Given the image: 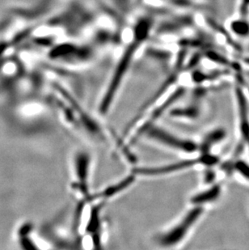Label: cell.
I'll use <instances>...</instances> for the list:
<instances>
[{
  "mask_svg": "<svg viewBox=\"0 0 249 250\" xmlns=\"http://www.w3.org/2000/svg\"><path fill=\"white\" fill-rule=\"evenodd\" d=\"M171 115L175 118L185 120H195L200 116L199 107L197 105H189L185 108H179L171 112Z\"/></svg>",
  "mask_w": 249,
  "mask_h": 250,
  "instance_id": "cell-11",
  "label": "cell"
},
{
  "mask_svg": "<svg viewBox=\"0 0 249 250\" xmlns=\"http://www.w3.org/2000/svg\"><path fill=\"white\" fill-rule=\"evenodd\" d=\"M238 11L240 17L247 18L249 13V0H240Z\"/></svg>",
  "mask_w": 249,
  "mask_h": 250,
  "instance_id": "cell-14",
  "label": "cell"
},
{
  "mask_svg": "<svg viewBox=\"0 0 249 250\" xmlns=\"http://www.w3.org/2000/svg\"><path fill=\"white\" fill-rule=\"evenodd\" d=\"M136 178V176L131 172L129 176H126L120 181L106 187L104 189H102L97 194H91V195L87 198V200H85V202H87V203H93L96 201L97 202H107L111 198H115L116 196L119 195L123 192L125 191L130 188L134 184Z\"/></svg>",
  "mask_w": 249,
  "mask_h": 250,
  "instance_id": "cell-7",
  "label": "cell"
},
{
  "mask_svg": "<svg viewBox=\"0 0 249 250\" xmlns=\"http://www.w3.org/2000/svg\"><path fill=\"white\" fill-rule=\"evenodd\" d=\"M92 158L87 151H80L74 158V171L76 182L73 183L74 191L80 196L82 201L87 200L91 195L89 189L90 173Z\"/></svg>",
  "mask_w": 249,
  "mask_h": 250,
  "instance_id": "cell-5",
  "label": "cell"
},
{
  "mask_svg": "<svg viewBox=\"0 0 249 250\" xmlns=\"http://www.w3.org/2000/svg\"><path fill=\"white\" fill-rule=\"evenodd\" d=\"M152 20L150 17H141L134 24L132 31L131 40L127 44L123 50L118 64L115 66L114 71L112 74L110 80L106 87L99 105V111L101 115H105L110 111L118 92L120 91L124 77L129 71L131 62L134 57L148 38L150 31L152 29Z\"/></svg>",
  "mask_w": 249,
  "mask_h": 250,
  "instance_id": "cell-1",
  "label": "cell"
},
{
  "mask_svg": "<svg viewBox=\"0 0 249 250\" xmlns=\"http://www.w3.org/2000/svg\"><path fill=\"white\" fill-rule=\"evenodd\" d=\"M142 137H146L155 144H160V146H165V148L169 149L178 153L188 155L199 153L198 143L179 137L156 124L150 125L144 131Z\"/></svg>",
  "mask_w": 249,
  "mask_h": 250,
  "instance_id": "cell-4",
  "label": "cell"
},
{
  "mask_svg": "<svg viewBox=\"0 0 249 250\" xmlns=\"http://www.w3.org/2000/svg\"><path fill=\"white\" fill-rule=\"evenodd\" d=\"M220 159L214 154L199 153L191 158L185 159L183 161L167 164L164 166L153 167H134L131 172L137 177H160L176 174L198 167H213L218 166Z\"/></svg>",
  "mask_w": 249,
  "mask_h": 250,
  "instance_id": "cell-3",
  "label": "cell"
},
{
  "mask_svg": "<svg viewBox=\"0 0 249 250\" xmlns=\"http://www.w3.org/2000/svg\"><path fill=\"white\" fill-rule=\"evenodd\" d=\"M235 98L237 109L238 132L240 144L238 151L246 148L249 151V109L247 97L242 87L237 85L235 88Z\"/></svg>",
  "mask_w": 249,
  "mask_h": 250,
  "instance_id": "cell-6",
  "label": "cell"
},
{
  "mask_svg": "<svg viewBox=\"0 0 249 250\" xmlns=\"http://www.w3.org/2000/svg\"><path fill=\"white\" fill-rule=\"evenodd\" d=\"M228 133L223 127H217L209 130L205 134L198 144L199 153L213 154L212 151L227 139Z\"/></svg>",
  "mask_w": 249,
  "mask_h": 250,
  "instance_id": "cell-9",
  "label": "cell"
},
{
  "mask_svg": "<svg viewBox=\"0 0 249 250\" xmlns=\"http://www.w3.org/2000/svg\"><path fill=\"white\" fill-rule=\"evenodd\" d=\"M203 207L192 206L172 226L158 233L154 238L155 244L163 250H173L181 246L190 236L204 215Z\"/></svg>",
  "mask_w": 249,
  "mask_h": 250,
  "instance_id": "cell-2",
  "label": "cell"
},
{
  "mask_svg": "<svg viewBox=\"0 0 249 250\" xmlns=\"http://www.w3.org/2000/svg\"><path fill=\"white\" fill-rule=\"evenodd\" d=\"M224 168L231 174L236 175L240 179L249 183V163L248 161L235 157L232 161L226 164Z\"/></svg>",
  "mask_w": 249,
  "mask_h": 250,
  "instance_id": "cell-10",
  "label": "cell"
},
{
  "mask_svg": "<svg viewBox=\"0 0 249 250\" xmlns=\"http://www.w3.org/2000/svg\"><path fill=\"white\" fill-rule=\"evenodd\" d=\"M223 194V186L220 183H214L207 187L206 189H202V191L198 192L193 194L190 198L191 206H198L203 207L211 204V203L219 200Z\"/></svg>",
  "mask_w": 249,
  "mask_h": 250,
  "instance_id": "cell-8",
  "label": "cell"
},
{
  "mask_svg": "<svg viewBox=\"0 0 249 250\" xmlns=\"http://www.w3.org/2000/svg\"><path fill=\"white\" fill-rule=\"evenodd\" d=\"M32 229H33V225L32 224H24L20 229L19 237H21V236H29V234L32 231Z\"/></svg>",
  "mask_w": 249,
  "mask_h": 250,
  "instance_id": "cell-15",
  "label": "cell"
},
{
  "mask_svg": "<svg viewBox=\"0 0 249 250\" xmlns=\"http://www.w3.org/2000/svg\"><path fill=\"white\" fill-rule=\"evenodd\" d=\"M20 246L21 247L22 250H40L29 236H21Z\"/></svg>",
  "mask_w": 249,
  "mask_h": 250,
  "instance_id": "cell-13",
  "label": "cell"
},
{
  "mask_svg": "<svg viewBox=\"0 0 249 250\" xmlns=\"http://www.w3.org/2000/svg\"><path fill=\"white\" fill-rule=\"evenodd\" d=\"M231 32L240 38H247L249 36V21L247 18L239 17L230 22Z\"/></svg>",
  "mask_w": 249,
  "mask_h": 250,
  "instance_id": "cell-12",
  "label": "cell"
}]
</instances>
